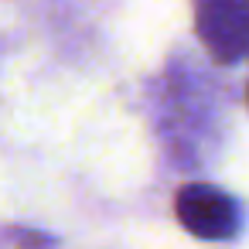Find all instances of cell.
<instances>
[{
    "instance_id": "cell-1",
    "label": "cell",
    "mask_w": 249,
    "mask_h": 249,
    "mask_svg": "<svg viewBox=\"0 0 249 249\" xmlns=\"http://www.w3.org/2000/svg\"><path fill=\"white\" fill-rule=\"evenodd\" d=\"M178 222L205 242H232L242 232L239 201L215 184H184L174 198Z\"/></svg>"
},
{
    "instance_id": "cell-2",
    "label": "cell",
    "mask_w": 249,
    "mask_h": 249,
    "mask_svg": "<svg viewBox=\"0 0 249 249\" xmlns=\"http://www.w3.org/2000/svg\"><path fill=\"white\" fill-rule=\"evenodd\" d=\"M195 31L215 62L249 58V0H195Z\"/></svg>"
},
{
    "instance_id": "cell-3",
    "label": "cell",
    "mask_w": 249,
    "mask_h": 249,
    "mask_svg": "<svg viewBox=\"0 0 249 249\" xmlns=\"http://www.w3.org/2000/svg\"><path fill=\"white\" fill-rule=\"evenodd\" d=\"M246 99H249V92H246Z\"/></svg>"
}]
</instances>
